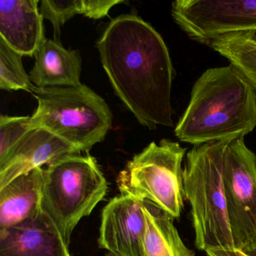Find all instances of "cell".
I'll return each instance as SVG.
<instances>
[{
	"mask_svg": "<svg viewBox=\"0 0 256 256\" xmlns=\"http://www.w3.org/2000/svg\"><path fill=\"white\" fill-rule=\"evenodd\" d=\"M103 68L116 95L143 126H174V68L166 42L134 14L109 23L96 43Z\"/></svg>",
	"mask_w": 256,
	"mask_h": 256,
	"instance_id": "obj_1",
	"label": "cell"
},
{
	"mask_svg": "<svg viewBox=\"0 0 256 256\" xmlns=\"http://www.w3.org/2000/svg\"><path fill=\"white\" fill-rule=\"evenodd\" d=\"M256 127V89L230 64L209 68L196 80L174 134L196 146L244 138Z\"/></svg>",
	"mask_w": 256,
	"mask_h": 256,
	"instance_id": "obj_2",
	"label": "cell"
},
{
	"mask_svg": "<svg viewBox=\"0 0 256 256\" xmlns=\"http://www.w3.org/2000/svg\"><path fill=\"white\" fill-rule=\"evenodd\" d=\"M230 142L196 145L186 154L184 192L191 205L196 246L202 251L235 248L223 182L224 152Z\"/></svg>",
	"mask_w": 256,
	"mask_h": 256,
	"instance_id": "obj_3",
	"label": "cell"
},
{
	"mask_svg": "<svg viewBox=\"0 0 256 256\" xmlns=\"http://www.w3.org/2000/svg\"><path fill=\"white\" fill-rule=\"evenodd\" d=\"M43 176L42 211L70 246L73 230L104 199L108 184L89 152L60 158L43 168Z\"/></svg>",
	"mask_w": 256,
	"mask_h": 256,
	"instance_id": "obj_4",
	"label": "cell"
},
{
	"mask_svg": "<svg viewBox=\"0 0 256 256\" xmlns=\"http://www.w3.org/2000/svg\"><path fill=\"white\" fill-rule=\"evenodd\" d=\"M32 94L38 101L36 110L31 116L34 127L50 132L80 152H89L112 128L113 115L110 108L85 84L36 86Z\"/></svg>",
	"mask_w": 256,
	"mask_h": 256,
	"instance_id": "obj_5",
	"label": "cell"
},
{
	"mask_svg": "<svg viewBox=\"0 0 256 256\" xmlns=\"http://www.w3.org/2000/svg\"><path fill=\"white\" fill-rule=\"evenodd\" d=\"M187 148L162 139L130 160L116 179L121 194L150 202L178 218L185 198L182 162Z\"/></svg>",
	"mask_w": 256,
	"mask_h": 256,
	"instance_id": "obj_6",
	"label": "cell"
},
{
	"mask_svg": "<svg viewBox=\"0 0 256 256\" xmlns=\"http://www.w3.org/2000/svg\"><path fill=\"white\" fill-rule=\"evenodd\" d=\"M223 182L234 247L245 252L256 246V155L244 138L226 148Z\"/></svg>",
	"mask_w": 256,
	"mask_h": 256,
	"instance_id": "obj_7",
	"label": "cell"
},
{
	"mask_svg": "<svg viewBox=\"0 0 256 256\" xmlns=\"http://www.w3.org/2000/svg\"><path fill=\"white\" fill-rule=\"evenodd\" d=\"M172 16L190 40L206 46L224 34L256 31V0H176Z\"/></svg>",
	"mask_w": 256,
	"mask_h": 256,
	"instance_id": "obj_8",
	"label": "cell"
},
{
	"mask_svg": "<svg viewBox=\"0 0 256 256\" xmlns=\"http://www.w3.org/2000/svg\"><path fill=\"white\" fill-rule=\"evenodd\" d=\"M143 200L132 196H116L103 208L98 247L118 256H142L146 230Z\"/></svg>",
	"mask_w": 256,
	"mask_h": 256,
	"instance_id": "obj_9",
	"label": "cell"
},
{
	"mask_svg": "<svg viewBox=\"0 0 256 256\" xmlns=\"http://www.w3.org/2000/svg\"><path fill=\"white\" fill-rule=\"evenodd\" d=\"M80 152L50 132L34 127L0 162V190L20 175L48 166L62 157Z\"/></svg>",
	"mask_w": 256,
	"mask_h": 256,
	"instance_id": "obj_10",
	"label": "cell"
},
{
	"mask_svg": "<svg viewBox=\"0 0 256 256\" xmlns=\"http://www.w3.org/2000/svg\"><path fill=\"white\" fill-rule=\"evenodd\" d=\"M0 256H72L54 223L41 212L0 230Z\"/></svg>",
	"mask_w": 256,
	"mask_h": 256,
	"instance_id": "obj_11",
	"label": "cell"
},
{
	"mask_svg": "<svg viewBox=\"0 0 256 256\" xmlns=\"http://www.w3.org/2000/svg\"><path fill=\"white\" fill-rule=\"evenodd\" d=\"M38 0H1L0 37L22 56H34L44 36Z\"/></svg>",
	"mask_w": 256,
	"mask_h": 256,
	"instance_id": "obj_12",
	"label": "cell"
},
{
	"mask_svg": "<svg viewBox=\"0 0 256 256\" xmlns=\"http://www.w3.org/2000/svg\"><path fill=\"white\" fill-rule=\"evenodd\" d=\"M30 79L36 88H66L82 84V60L78 50L44 38L37 50Z\"/></svg>",
	"mask_w": 256,
	"mask_h": 256,
	"instance_id": "obj_13",
	"label": "cell"
},
{
	"mask_svg": "<svg viewBox=\"0 0 256 256\" xmlns=\"http://www.w3.org/2000/svg\"><path fill=\"white\" fill-rule=\"evenodd\" d=\"M43 186V168H37L0 190V230L24 222L42 212Z\"/></svg>",
	"mask_w": 256,
	"mask_h": 256,
	"instance_id": "obj_14",
	"label": "cell"
},
{
	"mask_svg": "<svg viewBox=\"0 0 256 256\" xmlns=\"http://www.w3.org/2000/svg\"><path fill=\"white\" fill-rule=\"evenodd\" d=\"M143 210L146 230L142 241V256H194L181 240L172 216L150 202H144Z\"/></svg>",
	"mask_w": 256,
	"mask_h": 256,
	"instance_id": "obj_15",
	"label": "cell"
},
{
	"mask_svg": "<svg viewBox=\"0 0 256 256\" xmlns=\"http://www.w3.org/2000/svg\"><path fill=\"white\" fill-rule=\"evenodd\" d=\"M206 46L229 60L256 90V31L224 34Z\"/></svg>",
	"mask_w": 256,
	"mask_h": 256,
	"instance_id": "obj_16",
	"label": "cell"
},
{
	"mask_svg": "<svg viewBox=\"0 0 256 256\" xmlns=\"http://www.w3.org/2000/svg\"><path fill=\"white\" fill-rule=\"evenodd\" d=\"M22 56L0 37V89L2 90H24L32 94L35 89L24 68Z\"/></svg>",
	"mask_w": 256,
	"mask_h": 256,
	"instance_id": "obj_17",
	"label": "cell"
},
{
	"mask_svg": "<svg viewBox=\"0 0 256 256\" xmlns=\"http://www.w3.org/2000/svg\"><path fill=\"white\" fill-rule=\"evenodd\" d=\"M83 0H43L40 8L43 19H47L52 23L55 41L59 42L61 28L77 14H83Z\"/></svg>",
	"mask_w": 256,
	"mask_h": 256,
	"instance_id": "obj_18",
	"label": "cell"
},
{
	"mask_svg": "<svg viewBox=\"0 0 256 256\" xmlns=\"http://www.w3.org/2000/svg\"><path fill=\"white\" fill-rule=\"evenodd\" d=\"M34 128L31 116L0 118V162L6 158L14 145Z\"/></svg>",
	"mask_w": 256,
	"mask_h": 256,
	"instance_id": "obj_19",
	"label": "cell"
},
{
	"mask_svg": "<svg viewBox=\"0 0 256 256\" xmlns=\"http://www.w3.org/2000/svg\"><path fill=\"white\" fill-rule=\"evenodd\" d=\"M126 4L124 0H83V14L88 18L98 20L108 14L110 10L118 4Z\"/></svg>",
	"mask_w": 256,
	"mask_h": 256,
	"instance_id": "obj_20",
	"label": "cell"
},
{
	"mask_svg": "<svg viewBox=\"0 0 256 256\" xmlns=\"http://www.w3.org/2000/svg\"><path fill=\"white\" fill-rule=\"evenodd\" d=\"M208 256H248L242 251L233 250H222V248H209L206 250Z\"/></svg>",
	"mask_w": 256,
	"mask_h": 256,
	"instance_id": "obj_21",
	"label": "cell"
},
{
	"mask_svg": "<svg viewBox=\"0 0 256 256\" xmlns=\"http://www.w3.org/2000/svg\"><path fill=\"white\" fill-rule=\"evenodd\" d=\"M246 254H247L248 256H256V246L253 248H252L251 250H248V251L245 252Z\"/></svg>",
	"mask_w": 256,
	"mask_h": 256,
	"instance_id": "obj_22",
	"label": "cell"
},
{
	"mask_svg": "<svg viewBox=\"0 0 256 256\" xmlns=\"http://www.w3.org/2000/svg\"><path fill=\"white\" fill-rule=\"evenodd\" d=\"M106 256H116V254H113V253L109 252H108L106 254Z\"/></svg>",
	"mask_w": 256,
	"mask_h": 256,
	"instance_id": "obj_23",
	"label": "cell"
}]
</instances>
